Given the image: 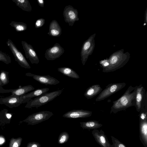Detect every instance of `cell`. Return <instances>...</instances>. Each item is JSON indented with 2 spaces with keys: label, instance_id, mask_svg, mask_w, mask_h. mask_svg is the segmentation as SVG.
I'll list each match as a JSON object with an SVG mask.
<instances>
[{
  "label": "cell",
  "instance_id": "d6a6232c",
  "mask_svg": "<svg viewBox=\"0 0 147 147\" xmlns=\"http://www.w3.org/2000/svg\"><path fill=\"white\" fill-rule=\"evenodd\" d=\"M1 81L0 80V87L1 86Z\"/></svg>",
  "mask_w": 147,
  "mask_h": 147
},
{
  "label": "cell",
  "instance_id": "484cf974",
  "mask_svg": "<svg viewBox=\"0 0 147 147\" xmlns=\"http://www.w3.org/2000/svg\"><path fill=\"white\" fill-rule=\"evenodd\" d=\"M111 138L113 142L111 147H126L124 144L114 137L112 136Z\"/></svg>",
  "mask_w": 147,
  "mask_h": 147
},
{
  "label": "cell",
  "instance_id": "8992f818",
  "mask_svg": "<svg viewBox=\"0 0 147 147\" xmlns=\"http://www.w3.org/2000/svg\"><path fill=\"white\" fill-rule=\"evenodd\" d=\"M140 139L144 147H147V110L140 112Z\"/></svg>",
  "mask_w": 147,
  "mask_h": 147
},
{
  "label": "cell",
  "instance_id": "7c38bea8",
  "mask_svg": "<svg viewBox=\"0 0 147 147\" xmlns=\"http://www.w3.org/2000/svg\"><path fill=\"white\" fill-rule=\"evenodd\" d=\"M21 44L26 58L29 59L32 64H38L39 62L38 56L32 46L26 42L22 41Z\"/></svg>",
  "mask_w": 147,
  "mask_h": 147
},
{
  "label": "cell",
  "instance_id": "7402d4cb",
  "mask_svg": "<svg viewBox=\"0 0 147 147\" xmlns=\"http://www.w3.org/2000/svg\"><path fill=\"white\" fill-rule=\"evenodd\" d=\"M9 25L13 27L17 32L23 31L26 30L27 28V24L22 22L12 21Z\"/></svg>",
  "mask_w": 147,
  "mask_h": 147
},
{
  "label": "cell",
  "instance_id": "6da1fadb",
  "mask_svg": "<svg viewBox=\"0 0 147 147\" xmlns=\"http://www.w3.org/2000/svg\"><path fill=\"white\" fill-rule=\"evenodd\" d=\"M137 86H129L123 94L118 99L113 102L110 114H115L127 108L136 105L135 96Z\"/></svg>",
  "mask_w": 147,
  "mask_h": 147
},
{
  "label": "cell",
  "instance_id": "4316f807",
  "mask_svg": "<svg viewBox=\"0 0 147 147\" xmlns=\"http://www.w3.org/2000/svg\"><path fill=\"white\" fill-rule=\"evenodd\" d=\"M45 22V20L43 18H39L37 20L35 24L36 28H39L44 25Z\"/></svg>",
  "mask_w": 147,
  "mask_h": 147
},
{
  "label": "cell",
  "instance_id": "603a6c76",
  "mask_svg": "<svg viewBox=\"0 0 147 147\" xmlns=\"http://www.w3.org/2000/svg\"><path fill=\"white\" fill-rule=\"evenodd\" d=\"M9 72L2 70L0 73V80L1 83V86L8 84L9 82L8 74Z\"/></svg>",
  "mask_w": 147,
  "mask_h": 147
},
{
  "label": "cell",
  "instance_id": "1f68e13d",
  "mask_svg": "<svg viewBox=\"0 0 147 147\" xmlns=\"http://www.w3.org/2000/svg\"><path fill=\"white\" fill-rule=\"evenodd\" d=\"M7 117V118L9 119L11 117V115L9 114H7L6 115Z\"/></svg>",
  "mask_w": 147,
  "mask_h": 147
},
{
  "label": "cell",
  "instance_id": "ac0fdd59",
  "mask_svg": "<svg viewBox=\"0 0 147 147\" xmlns=\"http://www.w3.org/2000/svg\"><path fill=\"white\" fill-rule=\"evenodd\" d=\"M80 126L84 129H97L102 126V125L96 120H90L80 122Z\"/></svg>",
  "mask_w": 147,
  "mask_h": 147
},
{
  "label": "cell",
  "instance_id": "83f0119b",
  "mask_svg": "<svg viewBox=\"0 0 147 147\" xmlns=\"http://www.w3.org/2000/svg\"><path fill=\"white\" fill-rule=\"evenodd\" d=\"M41 145L38 142H34L30 145L29 147H40Z\"/></svg>",
  "mask_w": 147,
  "mask_h": 147
},
{
  "label": "cell",
  "instance_id": "8fae6325",
  "mask_svg": "<svg viewBox=\"0 0 147 147\" xmlns=\"http://www.w3.org/2000/svg\"><path fill=\"white\" fill-rule=\"evenodd\" d=\"M25 75L27 76L32 77L36 81L46 86L56 85L60 83L59 81L49 75L41 76L28 72L25 74Z\"/></svg>",
  "mask_w": 147,
  "mask_h": 147
},
{
  "label": "cell",
  "instance_id": "4dcf8cb0",
  "mask_svg": "<svg viewBox=\"0 0 147 147\" xmlns=\"http://www.w3.org/2000/svg\"><path fill=\"white\" fill-rule=\"evenodd\" d=\"M13 147H18V144L17 142H15L14 143Z\"/></svg>",
  "mask_w": 147,
  "mask_h": 147
},
{
  "label": "cell",
  "instance_id": "e0dca14e",
  "mask_svg": "<svg viewBox=\"0 0 147 147\" xmlns=\"http://www.w3.org/2000/svg\"><path fill=\"white\" fill-rule=\"evenodd\" d=\"M102 90V88L99 84H94L87 89L84 96L88 99H91L99 94Z\"/></svg>",
  "mask_w": 147,
  "mask_h": 147
},
{
  "label": "cell",
  "instance_id": "f546056e",
  "mask_svg": "<svg viewBox=\"0 0 147 147\" xmlns=\"http://www.w3.org/2000/svg\"><path fill=\"white\" fill-rule=\"evenodd\" d=\"M4 142V139L3 138L0 137V144L3 143Z\"/></svg>",
  "mask_w": 147,
  "mask_h": 147
},
{
  "label": "cell",
  "instance_id": "44dd1931",
  "mask_svg": "<svg viewBox=\"0 0 147 147\" xmlns=\"http://www.w3.org/2000/svg\"><path fill=\"white\" fill-rule=\"evenodd\" d=\"M16 5L22 10L30 12L32 7L28 0H12Z\"/></svg>",
  "mask_w": 147,
  "mask_h": 147
},
{
  "label": "cell",
  "instance_id": "cb8c5ba5",
  "mask_svg": "<svg viewBox=\"0 0 147 147\" xmlns=\"http://www.w3.org/2000/svg\"><path fill=\"white\" fill-rule=\"evenodd\" d=\"M69 135L65 131L61 133L59 135L58 140V143L59 144H62L66 143L68 140Z\"/></svg>",
  "mask_w": 147,
  "mask_h": 147
},
{
  "label": "cell",
  "instance_id": "5bb4252c",
  "mask_svg": "<svg viewBox=\"0 0 147 147\" xmlns=\"http://www.w3.org/2000/svg\"><path fill=\"white\" fill-rule=\"evenodd\" d=\"M92 112L83 109H73L64 114L63 117L69 119L84 118L91 116Z\"/></svg>",
  "mask_w": 147,
  "mask_h": 147
},
{
  "label": "cell",
  "instance_id": "52a82bcc",
  "mask_svg": "<svg viewBox=\"0 0 147 147\" xmlns=\"http://www.w3.org/2000/svg\"><path fill=\"white\" fill-rule=\"evenodd\" d=\"M29 100L22 96H17L11 95L0 98V104L4 105L10 108L18 107L23 103H27Z\"/></svg>",
  "mask_w": 147,
  "mask_h": 147
},
{
  "label": "cell",
  "instance_id": "5b68a950",
  "mask_svg": "<svg viewBox=\"0 0 147 147\" xmlns=\"http://www.w3.org/2000/svg\"><path fill=\"white\" fill-rule=\"evenodd\" d=\"M126 84L124 82L109 84L99 93L95 101H99L104 100L122 89Z\"/></svg>",
  "mask_w": 147,
  "mask_h": 147
},
{
  "label": "cell",
  "instance_id": "277c9868",
  "mask_svg": "<svg viewBox=\"0 0 147 147\" xmlns=\"http://www.w3.org/2000/svg\"><path fill=\"white\" fill-rule=\"evenodd\" d=\"M6 43L14 56L15 61L20 66L26 69H30L31 67L29 63L12 41L10 39H8Z\"/></svg>",
  "mask_w": 147,
  "mask_h": 147
},
{
  "label": "cell",
  "instance_id": "4fadbf2b",
  "mask_svg": "<svg viewBox=\"0 0 147 147\" xmlns=\"http://www.w3.org/2000/svg\"><path fill=\"white\" fill-rule=\"evenodd\" d=\"M92 134L97 143L102 147H111L112 145L109 142L104 132L102 129H94Z\"/></svg>",
  "mask_w": 147,
  "mask_h": 147
},
{
  "label": "cell",
  "instance_id": "2e32d148",
  "mask_svg": "<svg viewBox=\"0 0 147 147\" xmlns=\"http://www.w3.org/2000/svg\"><path fill=\"white\" fill-rule=\"evenodd\" d=\"M48 34L53 37H58L62 34V29L57 22L55 20L50 23L49 31Z\"/></svg>",
  "mask_w": 147,
  "mask_h": 147
},
{
  "label": "cell",
  "instance_id": "9c48e42d",
  "mask_svg": "<svg viewBox=\"0 0 147 147\" xmlns=\"http://www.w3.org/2000/svg\"><path fill=\"white\" fill-rule=\"evenodd\" d=\"M63 15L65 21L68 23L69 26H72L75 22L79 20L78 10L70 5L65 7Z\"/></svg>",
  "mask_w": 147,
  "mask_h": 147
},
{
  "label": "cell",
  "instance_id": "7a4b0ae2",
  "mask_svg": "<svg viewBox=\"0 0 147 147\" xmlns=\"http://www.w3.org/2000/svg\"><path fill=\"white\" fill-rule=\"evenodd\" d=\"M64 88L55 91L50 92H46L39 96L35 97L33 99H31L27 102L25 107L29 109L33 107L38 108L43 105L61 94L64 90Z\"/></svg>",
  "mask_w": 147,
  "mask_h": 147
},
{
  "label": "cell",
  "instance_id": "30bf717a",
  "mask_svg": "<svg viewBox=\"0 0 147 147\" xmlns=\"http://www.w3.org/2000/svg\"><path fill=\"white\" fill-rule=\"evenodd\" d=\"M64 52L63 48L59 43H56L52 47L46 50L45 57L48 60H54L59 57Z\"/></svg>",
  "mask_w": 147,
  "mask_h": 147
},
{
  "label": "cell",
  "instance_id": "f1b7e54d",
  "mask_svg": "<svg viewBox=\"0 0 147 147\" xmlns=\"http://www.w3.org/2000/svg\"><path fill=\"white\" fill-rule=\"evenodd\" d=\"M37 1L40 6L41 7H44L45 3L44 0H37Z\"/></svg>",
  "mask_w": 147,
  "mask_h": 147
},
{
  "label": "cell",
  "instance_id": "d4e9b609",
  "mask_svg": "<svg viewBox=\"0 0 147 147\" xmlns=\"http://www.w3.org/2000/svg\"><path fill=\"white\" fill-rule=\"evenodd\" d=\"M0 61H1L6 64L10 63L11 60L9 55L6 53L0 50Z\"/></svg>",
  "mask_w": 147,
  "mask_h": 147
},
{
  "label": "cell",
  "instance_id": "3957f363",
  "mask_svg": "<svg viewBox=\"0 0 147 147\" xmlns=\"http://www.w3.org/2000/svg\"><path fill=\"white\" fill-rule=\"evenodd\" d=\"M135 100V107L137 112L147 110V91L142 84L137 86Z\"/></svg>",
  "mask_w": 147,
  "mask_h": 147
},
{
  "label": "cell",
  "instance_id": "9a60e30c",
  "mask_svg": "<svg viewBox=\"0 0 147 147\" xmlns=\"http://www.w3.org/2000/svg\"><path fill=\"white\" fill-rule=\"evenodd\" d=\"M34 88L29 85L13 89H4L0 87V92L5 93L11 92L12 95L21 96L34 90Z\"/></svg>",
  "mask_w": 147,
  "mask_h": 147
},
{
  "label": "cell",
  "instance_id": "d6986e66",
  "mask_svg": "<svg viewBox=\"0 0 147 147\" xmlns=\"http://www.w3.org/2000/svg\"><path fill=\"white\" fill-rule=\"evenodd\" d=\"M49 90V88H39L25 94L22 96L24 98H27L30 100L33 98L37 97L47 92Z\"/></svg>",
  "mask_w": 147,
  "mask_h": 147
},
{
  "label": "cell",
  "instance_id": "ba28073f",
  "mask_svg": "<svg viewBox=\"0 0 147 147\" xmlns=\"http://www.w3.org/2000/svg\"><path fill=\"white\" fill-rule=\"evenodd\" d=\"M53 115V114L50 111H40L30 115L26 120L30 124L34 125L48 119Z\"/></svg>",
  "mask_w": 147,
  "mask_h": 147
},
{
  "label": "cell",
  "instance_id": "ffe728a7",
  "mask_svg": "<svg viewBox=\"0 0 147 147\" xmlns=\"http://www.w3.org/2000/svg\"><path fill=\"white\" fill-rule=\"evenodd\" d=\"M57 70L64 75L72 78L78 79L80 78L79 76L71 68L63 67L58 68Z\"/></svg>",
  "mask_w": 147,
  "mask_h": 147
}]
</instances>
